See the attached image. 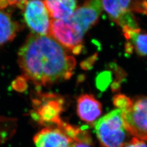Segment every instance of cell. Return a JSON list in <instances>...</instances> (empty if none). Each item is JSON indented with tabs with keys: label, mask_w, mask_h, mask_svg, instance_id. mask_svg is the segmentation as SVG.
Segmentation results:
<instances>
[{
	"label": "cell",
	"mask_w": 147,
	"mask_h": 147,
	"mask_svg": "<svg viewBox=\"0 0 147 147\" xmlns=\"http://www.w3.org/2000/svg\"><path fill=\"white\" fill-rule=\"evenodd\" d=\"M18 62L24 76L39 86L69 80L76 65L75 58L53 37L34 34L20 49Z\"/></svg>",
	"instance_id": "cell-1"
},
{
	"label": "cell",
	"mask_w": 147,
	"mask_h": 147,
	"mask_svg": "<svg viewBox=\"0 0 147 147\" xmlns=\"http://www.w3.org/2000/svg\"><path fill=\"white\" fill-rule=\"evenodd\" d=\"M95 132L101 147H121L129 134L122 118V111L113 110L95 122Z\"/></svg>",
	"instance_id": "cell-2"
},
{
	"label": "cell",
	"mask_w": 147,
	"mask_h": 147,
	"mask_svg": "<svg viewBox=\"0 0 147 147\" xmlns=\"http://www.w3.org/2000/svg\"><path fill=\"white\" fill-rule=\"evenodd\" d=\"M121 111L126 131L135 137L147 142V96L132 99L130 107Z\"/></svg>",
	"instance_id": "cell-3"
},
{
	"label": "cell",
	"mask_w": 147,
	"mask_h": 147,
	"mask_svg": "<svg viewBox=\"0 0 147 147\" xmlns=\"http://www.w3.org/2000/svg\"><path fill=\"white\" fill-rule=\"evenodd\" d=\"M22 8L25 21L33 34L50 35L52 20L44 0H27Z\"/></svg>",
	"instance_id": "cell-4"
},
{
	"label": "cell",
	"mask_w": 147,
	"mask_h": 147,
	"mask_svg": "<svg viewBox=\"0 0 147 147\" xmlns=\"http://www.w3.org/2000/svg\"><path fill=\"white\" fill-rule=\"evenodd\" d=\"M102 9L101 0H88L67 19L82 35L95 25Z\"/></svg>",
	"instance_id": "cell-5"
},
{
	"label": "cell",
	"mask_w": 147,
	"mask_h": 147,
	"mask_svg": "<svg viewBox=\"0 0 147 147\" xmlns=\"http://www.w3.org/2000/svg\"><path fill=\"white\" fill-rule=\"evenodd\" d=\"M34 100L35 116L37 121L42 124H55L56 126L62 121L59 115L62 111L63 101L53 94L39 95Z\"/></svg>",
	"instance_id": "cell-6"
},
{
	"label": "cell",
	"mask_w": 147,
	"mask_h": 147,
	"mask_svg": "<svg viewBox=\"0 0 147 147\" xmlns=\"http://www.w3.org/2000/svg\"><path fill=\"white\" fill-rule=\"evenodd\" d=\"M134 0H101L102 9L111 19L122 28H138L133 15Z\"/></svg>",
	"instance_id": "cell-7"
},
{
	"label": "cell",
	"mask_w": 147,
	"mask_h": 147,
	"mask_svg": "<svg viewBox=\"0 0 147 147\" xmlns=\"http://www.w3.org/2000/svg\"><path fill=\"white\" fill-rule=\"evenodd\" d=\"M36 147H73L74 141L59 128H44L33 138Z\"/></svg>",
	"instance_id": "cell-8"
},
{
	"label": "cell",
	"mask_w": 147,
	"mask_h": 147,
	"mask_svg": "<svg viewBox=\"0 0 147 147\" xmlns=\"http://www.w3.org/2000/svg\"><path fill=\"white\" fill-rule=\"evenodd\" d=\"M79 118L88 124H93L102 113V106L92 95H81L77 100Z\"/></svg>",
	"instance_id": "cell-9"
},
{
	"label": "cell",
	"mask_w": 147,
	"mask_h": 147,
	"mask_svg": "<svg viewBox=\"0 0 147 147\" xmlns=\"http://www.w3.org/2000/svg\"><path fill=\"white\" fill-rule=\"evenodd\" d=\"M122 30L127 41V53L135 52L140 56H147V33L142 31L139 27H125Z\"/></svg>",
	"instance_id": "cell-10"
},
{
	"label": "cell",
	"mask_w": 147,
	"mask_h": 147,
	"mask_svg": "<svg viewBox=\"0 0 147 147\" xmlns=\"http://www.w3.org/2000/svg\"><path fill=\"white\" fill-rule=\"evenodd\" d=\"M53 20H64L73 15L78 8V0H44Z\"/></svg>",
	"instance_id": "cell-11"
},
{
	"label": "cell",
	"mask_w": 147,
	"mask_h": 147,
	"mask_svg": "<svg viewBox=\"0 0 147 147\" xmlns=\"http://www.w3.org/2000/svg\"><path fill=\"white\" fill-rule=\"evenodd\" d=\"M19 28L18 24L11 16L0 11V48L14 39Z\"/></svg>",
	"instance_id": "cell-12"
},
{
	"label": "cell",
	"mask_w": 147,
	"mask_h": 147,
	"mask_svg": "<svg viewBox=\"0 0 147 147\" xmlns=\"http://www.w3.org/2000/svg\"><path fill=\"white\" fill-rule=\"evenodd\" d=\"M113 101L117 109L121 111L127 109L132 104V99L123 94L116 95L114 96Z\"/></svg>",
	"instance_id": "cell-13"
},
{
	"label": "cell",
	"mask_w": 147,
	"mask_h": 147,
	"mask_svg": "<svg viewBox=\"0 0 147 147\" xmlns=\"http://www.w3.org/2000/svg\"><path fill=\"white\" fill-rule=\"evenodd\" d=\"M27 0H0V8H5L11 5H18L22 7Z\"/></svg>",
	"instance_id": "cell-14"
},
{
	"label": "cell",
	"mask_w": 147,
	"mask_h": 147,
	"mask_svg": "<svg viewBox=\"0 0 147 147\" xmlns=\"http://www.w3.org/2000/svg\"><path fill=\"white\" fill-rule=\"evenodd\" d=\"M121 147H147V145L144 141L134 137L129 142H126Z\"/></svg>",
	"instance_id": "cell-15"
},
{
	"label": "cell",
	"mask_w": 147,
	"mask_h": 147,
	"mask_svg": "<svg viewBox=\"0 0 147 147\" xmlns=\"http://www.w3.org/2000/svg\"><path fill=\"white\" fill-rule=\"evenodd\" d=\"M92 142H74L73 147H92Z\"/></svg>",
	"instance_id": "cell-16"
}]
</instances>
